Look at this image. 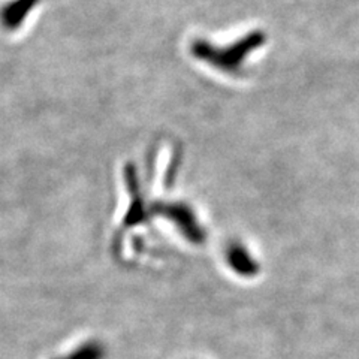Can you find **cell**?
<instances>
[{"mask_svg": "<svg viewBox=\"0 0 359 359\" xmlns=\"http://www.w3.org/2000/svg\"><path fill=\"white\" fill-rule=\"evenodd\" d=\"M264 42H265V35H262V33H259V32H256V33H252V35H249V36H245L243 41L232 45V47L228 50L216 53V51L205 48L204 55L208 59H216L215 63L217 66L223 67V69L237 71L241 66V63L244 62L245 55L250 54L257 47H261Z\"/></svg>", "mask_w": 359, "mask_h": 359, "instance_id": "cell-1", "label": "cell"}, {"mask_svg": "<svg viewBox=\"0 0 359 359\" xmlns=\"http://www.w3.org/2000/svg\"><path fill=\"white\" fill-rule=\"evenodd\" d=\"M226 261L235 273L245 278L256 277L261 271V265L253 255L241 243H231L226 249Z\"/></svg>", "mask_w": 359, "mask_h": 359, "instance_id": "cell-2", "label": "cell"}]
</instances>
